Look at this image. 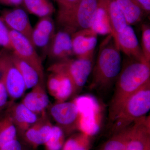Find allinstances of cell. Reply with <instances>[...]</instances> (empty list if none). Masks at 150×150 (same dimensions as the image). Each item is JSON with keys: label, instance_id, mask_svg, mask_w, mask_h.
<instances>
[{"label": "cell", "instance_id": "obj_1", "mask_svg": "<svg viewBox=\"0 0 150 150\" xmlns=\"http://www.w3.org/2000/svg\"><path fill=\"white\" fill-rule=\"evenodd\" d=\"M115 81L108 109V123L112 125L129 98L150 81V63L129 59Z\"/></svg>", "mask_w": 150, "mask_h": 150}, {"label": "cell", "instance_id": "obj_35", "mask_svg": "<svg viewBox=\"0 0 150 150\" xmlns=\"http://www.w3.org/2000/svg\"><path fill=\"white\" fill-rule=\"evenodd\" d=\"M23 0H0V4L4 5L18 6L23 3Z\"/></svg>", "mask_w": 150, "mask_h": 150}, {"label": "cell", "instance_id": "obj_17", "mask_svg": "<svg viewBox=\"0 0 150 150\" xmlns=\"http://www.w3.org/2000/svg\"><path fill=\"white\" fill-rule=\"evenodd\" d=\"M21 102L37 115H40L46 112L50 104L44 82H40L33 87L32 90L24 97Z\"/></svg>", "mask_w": 150, "mask_h": 150}, {"label": "cell", "instance_id": "obj_36", "mask_svg": "<svg viewBox=\"0 0 150 150\" xmlns=\"http://www.w3.org/2000/svg\"><path fill=\"white\" fill-rule=\"evenodd\" d=\"M144 150H150V142L148 143Z\"/></svg>", "mask_w": 150, "mask_h": 150}, {"label": "cell", "instance_id": "obj_20", "mask_svg": "<svg viewBox=\"0 0 150 150\" xmlns=\"http://www.w3.org/2000/svg\"><path fill=\"white\" fill-rule=\"evenodd\" d=\"M115 1L129 25L139 23L146 14L135 0Z\"/></svg>", "mask_w": 150, "mask_h": 150}, {"label": "cell", "instance_id": "obj_27", "mask_svg": "<svg viewBox=\"0 0 150 150\" xmlns=\"http://www.w3.org/2000/svg\"><path fill=\"white\" fill-rule=\"evenodd\" d=\"M64 131L59 126H53L51 137L44 144L45 150H62L65 140Z\"/></svg>", "mask_w": 150, "mask_h": 150}, {"label": "cell", "instance_id": "obj_21", "mask_svg": "<svg viewBox=\"0 0 150 150\" xmlns=\"http://www.w3.org/2000/svg\"><path fill=\"white\" fill-rule=\"evenodd\" d=\"M107 8L110 28L114 39L127 26V21L115 0H107Z\"/></svg>", "mask_w": 150, "mask_h": 150}, {"label": "cell", "instance_id": "obj_11", "mask_svg": "<svg viewBox=\"0 0 150 150\" xmlns=\"http://www.w3.org/2000/svg\"><path fill=\"white\" fill-rule=\"evenodd\" d=\"M5 113L11 119L17 130L18 137H20L40 116L30 110L21 102L18 103L13 100L9 101Z\"/></svg>", "mask_w": 150, "mask_h": 150}, {"label": "cell", "instance_id": "obj_12", "mask_svg": "<svg viewBox=\"0 0 150 150\" xmlns=\"http://www.w3.org/2000/svg\"><path fill=\"white\" fill-rule=\"evenodd\" d=\"M114 40L120 51L129 59L147 62L145 60L137 35L131 25H127L123 30L117 34Z\"/></svg>", "mask_w": 150, "mask_h": 150}, {"label": "cell", "instance_id": "obj_10", "mask_svg": "<svg viewBox=\"0 0 150 150\" xmlns=\"http://www.w3.org/2000/svg\"><path fill=\"white\" fill-rule=\"evenodd\" d=\"M98 35L91 28L81 30L71 35L73 54L76 58L85 59L94 57Z\"/></svg>", "mask_w": 150, "mask_h": 150}, {"label": "cell", "instance_id": "obj_31", "mask_svg": "<svg viewBox=\"0 0 150 150\" xmlns=\"http://www.w3.org/2000/svg\"><path fill=\"white\" fill-rule=\"evenodd\" d=\"M0 150H34L18 139L13 140L4 145Z\"/></svg>", "mask_w": 150, "mask_h": 150}, {"label": "cell", "instance_id": "obj_2", "mask_svg": "<svg viewBox=\"0 0 150 150\" xmlns=\"http://www.w3.org/2000/svg\"><path fill=\"white\" fill-rule=\"evenodd\" d=\"M122 68L121 51L111 34L100 45L96 62L92 69L90 88L105 91L115 82Z\"/></svg>", "mask_w": 150, "mask_h": 150}, {"label": "cell", "instance_id": "obj_29", "mask_svg": "<svg viewBox=\"0 0 150 150\" xmlns=\"http://www.w3.org/2000/svg\"><path fill=\"white\" fill-rule=\"evenodd\" d=\"M9 30L0 17V46L12 51Z\"/></svg>", "mask_w": 150, "mask_h": 150}, {"label": "cell", "instance_id": "obj_18", "mask_svg": "<svg viewBox=\"0 0 150 150\" xmlns=\"http://www.w3.org/2000/svg\"><path fill=\"white\" fill-rule=\"evenodd\" d=\"M90 28L98 35L111 34L108 11L107 0H99Z\"/></svg>", "mask_w": 150, "mask_h": 150}, {"label": "cell", "instance_id": "obj_26", "mask_svg": "<svg viewBox=\"0 0 150 150\" xmlns=\"http://www.w3.org/2000/svg\"><path fill=\"white\" fill-rule=\"evenodd\" d=\"M59 74L61 76V82L54 98L56 100V102H65L72 95L75 94V88L72 82L68 77Z\"/></svg>", "mask_w": 150, "mask_h": 150}, {"label": "cell", "instance_id": "obj_23", "mask_svg": "<svg viewBox=\"0 0 150 150\" xmlns=\"http://www.w3.org/2000/svg\"><path fill=\"white\" fill-rule=\"evenodd\" d=\"M23 4L28 12L40 18L51 17L55 11L49 0H23Z\"/></svg>", "mask_w": 150, "mask_h": 150}, {"label": "cell", "instance_id": "obj_30", "mask_svg": "<svg viewBox=\"0 0 150 150\" xmlns=\"http://www.w3.org/2000/svg\"><path fill=\"white\" fill-rule=\"evenodd\" d=\"M61 76L59 74L50 73L47 80V88L48 93L54 97L59 88L61 82Z\"/></svg>", "mask_w": 150, "mask_h": 150}, {"label": "cell", "instance_id": "obj_8", "mask_svg": "<svg viewBox=\"0 0 150 150\" xmlns=\"http://www.w3.org/2000/svg\"><path fill=\"white\" fill-rule=\"evenodd\" d=\"M9 34L13 53L34 67L44 77L42 60L31 41L24 35L13 30H10Z\"/></svg>", "mask_w": 150, "mask_h": 150}, {"label": "cell", "instance_id": "obj_16", "mask_svg": "<svg viewBox=\"0 0 150 150\" xmlns=\"http://www.w3.org/2000/svg\"><path fill=\"white\" fill-rule=\"evenodd\" d=\"M55 33V24L51 17L40 18L33 28V45L35 48H40L47 54L48 46Z\"/></svg>", "mask_w": 150, "mask_h": 150}, {"label": "cell", "instance_id": "obj_4", "mask_svg": "<svg viewBox=\"0 0 150 150\" xmlns=\"http://www.w3.org/2000/svg\"><path fill=\"white\" fill-rule=\"evenodd\" d=\"M150 109V81L133 93L124 105L112 125V133L131 126Z\"/></svg>", "mask_w": 150, "mask_h": 150}, {"label": "cell", "instance_id": "obj_33", "mask_svg": "<svg viewBox=\"0 0 150 150\" xmlns=\"http://www.w3.org/2000/svg\"><path fill=\"white\" fill-rule=\"evenodd\" d=\"M59 7L58 10L66 9L75 5L81 0H55Z\"/></svg>", "mask_w": 150, "mask_h": 150}, {"label": "cell", "instance_id": "obj_19", "mask_svg": "<svg viewBox=\"0 0 150 150\" xmlns=\"http://www.w3.org/2000/svg\"><path fill=\"white\" fill-rule=\"evenodd\" d=\"M12 59L24 79L27 89L32 88L40 82H44V77L31 65L20 59L11 51Z\"/></svg>", "mask_w": 150, "mask_h": 150}, {"label": "cell", "instance_id": "obj_32", "mask_svg": "<svg viewBox=\"0 0 150 150\" xmlns=\"http://www.w3.org/2000/svg\"><path fill=\"white\" fill-rule=\"evenodd\" d=\"M9 98L8 92L3 82H0V112L6 108Z\"/></svg>", "mask_w": 150, "mask_h": 150}, {"label": "cell", "instance_id": "obj_15", "mask_svg": "<svg viewBox=\"0 0 150 150\" xmlns=\"http://www.w3.org/2000/svg\"><path fill=\"white\" fill-rule=\"evenodd\" d=\"M47 54L50 59L56 62L71 58L74 55L71 34L62 30L55 33L48 46Z\"/></svg>", "mask_w": 150, "mask_h": 150}, {"label": "cell", "instance_id": "obj_24", "mask_svg": "<svg viewBox=\"0 0 150 150\" xmlns=\"http://www.w3.org/2000/svg\"><path fill=\"white\" fill-rule=\"evenodd\" d=\"M18 139L16 126L7 114L0 119V148L13 140Z\"/></svg>", "mask_w": 150, "mask_h": 150}, {"label": "cell", "instance_id": "obj_34", "mask_svg": "<svg viewBox=\"0 0 150 150\" xmlns=\"http://www.w3.org/2000/svg\"><path fill=\"white\" fill-rule=\"evenodd\" d=\"M146 14L150 12V0H135Z\"/></svg>", "mask_w": 150, "mask_h": 150}, {"label": "cell", "instance_id": "obj_3", "mask_svg": "<svg viewBox=\"0 0 150 150\" xmlns=\"http://www.w3.org/2000/svg\"><path fill=\"white\" fill-rule=\"evenodd\" d=\"M99 0H81L69 8L58 10L57 23L62 30L71 35L90 28Z\"/></svg>", "mask_w": 150, "mask_h": 150}, {"label": "cell", "instance_id": "obj_13", "mask_svg": "<svg viewBox=\"0 0 150 150\" xmlns=\"http://www.w3.org/2000/svg\"><path fill=\"white\" fill-rule=\"evenodd\" d=\"M1 17L9 29L24 35L31 42L33 28L27 13L24 10L16 8L4 11Z\"/></svg>", "mask_w": 150, "mask_h": 150}, {"label": "cell", "instance_id": "obj_25", "mask_svg": "<svg viewBox=\"0 0 150 150\" xmlns=\"http://www.w3.org/2000/svg\"><path fill=\"white\" fill-rule=\"evenodd\" d=\"M91 136L83 132L73 134L65 141L62 150H89Z\"/></svg>", "mask_w": 150, "mask_h": 150}, {"label": "cell", "instance_id": "obj_6", "mask_svg": "<svg viewBox=\"0 0 150 150\" xmlns=\"http://www.w3.org/2000/svg\"><path fill=\"white\" fill-rule=\"evenodd\" d=\"M11 51L4 48L0 51V69L9 96L11 100L14 101L21 97L27 89L24 79L12 59Z\"/></svg>", "mask_w": 150, "mask_h": 150}, {"label": "cell", "instance_id": "obj_5", "mask_svg": "<svg viewBox=\"0 0 150 150\" xmlns=\"http://www.w3.org/2000/svg\"><path fill=\"white\" fill-rule=\"evenodd\" d=\"M93 57L85 59H69L56 62L49 67L50 73H58L68 77L72 82L75 94L81 90L91 74Z\"/></svg>", "mask_w": 150, "mask_h": 150}, {"label": "cell", "instance_id": "obj_14", "mask_svg": "<svg viewBox=\"0 0 150 150\" xmlns=\"http://www.w3.org/2000/svg\"><path fill=\"white\" fill-rule=\"evenodd\" d=\"M150 116H143L133 122L126 150H144L150 142Z\"/></svg>", "mask_w": 150, "mask_h": 150}, {"label": "cell", "instance_id": "obj_22", "mask_svg": "<svg viewBox=\"0 0 150 150\" xmlns=\"http://www.w3.org/2000/svg\"><path fill=\"white\" fill-rule=\"evenodd\" d=\"M132 124L126 129L112 134V137L98 150H126L131 135Z\"/></svg>", "mask_w": 150, "mask_h": 150}, {"label": "cell", "instance_id": "obj_7", "mask_svg": "<svg viewBox=\"0 0 150 150\" xmlns=\"http://www.w3.org/2000/svg\"><path fill=\"white\" fill-rule=\"evenodd\" d=\"M49 113L52 118L68 136L76 130H79V110L74 101L57 103L49 105Z\"/></svg>", "mask_w": 150, "mask_h": 150}, {"label": "cell", "instance_id": "obj_28", "mask_svg": "<svg viewBox=\"0 0 150 150\" xmlns=\"http://www.w3.org/2000/svg\"><path fill=\"white\" fill-rule=\"evenodd\" d=\"M142 48L145 60L150 63V27L149 25L142 26Z\"/></svg>", "mask_w": 150, "mask_h": 150}, {"label": "cell", "instance_id": "obj_9", "mask_svg": "<svg viewBox=\"0 0 150 150\" xmlns=\"http://www.w3.org/2000/svg\"><path fill=\"white\" fill-rule=\"evenodd\" d=\"M53 126L46 111L40 115L37 121L21 138L28 146L36 149L40 145H44L51 137Z\"/></svg>", "mask_w": 150, "mask_h": 150}]
</instances>
